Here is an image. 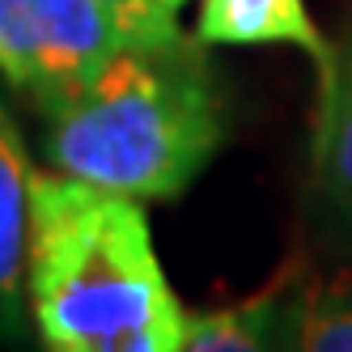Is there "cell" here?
<instances>
[{"label":"cell","instance_id":"obj_6","mask_svg":"<svg viewBox=\"0 0 352 352\" xmlns=\"http://www.w3.org/2000/svg\"><path fill=\"white\" fill-rule=\"evenodd\" d=\"M314 174L327 199L352 217V34L318 68Z\"/></svg>","mask_w":352,"mask_h":352},{"label":"cell","instance_id":"obj_8","mask_svg":"<svg viewBox=\"0 0 352 352\" xmlns=\"http://www.w3.org/2000/svg\"><path fill=\"white\" fill-rule=\"evenodd\" d=\"M293 344L306 352H352V272L318 276L297 293Z\"/></svg>","mask_w":352,"mask_h":352},{"label":"cell","instance_id":"obj_10","mask_svg":"<svg viewBox=\"0 0 352 352\" xmlns=\"http://www.w3.org/2000/svg\"><path fill=\"white\" fill-rule=\"evenodd\" d=\"M157 5H162V9H170V13H179V9L187 5V0H157Z\"/></svg>","mask_w":352,"mask_h":352},{"label":"cell","instance_id":"obj_9","mask_svg":"<svg viewBox=\"0 0 352 352\" xmlns=\"http://www.w3.org/2000/svg\"><path fill=\"white\" fill-rule=\"evenodd\" d=\"M102 9L115 17L123 43L132 47H162V43L183 38L179 26H174V13L162 9L157 0H102Z\"/></svg>","mask_w":352,"mask_h":352},{"label":"cell","instance_id":"obj_1","mask_svg":"<svg viewBox=\"0 0 352 352\" xmlns=\"http://www.w3.org/2000/svg\"><path fill=\"white\" fill-rule=\"evenodd\" d=\"M26 301L56 352H179L183 318L132 195L34 174Z\"/></svg>","mask_w":352,"mask_h":352},{"label":"cell","instance_id":"obj_7","mask_svg":"<svg viewBox=\"0 0 352 352\" xmlns=\"http://www.w3.org/2000/svg\"><path fill=\"white\" fill-rule=\"evenodd\" d=\"M297 280V272H280L267 289L255 297H242L234 306H217L204 314L183 318V348L187 352H255L267 348L272 336L280 331V318H297V301H289V285Z\"/></svg>","mask_w":352,"mask_h":352},{"label":"cell","instance_id":"obj_3","mask_svg":"<svg viewBox=\"0 0 352 352\" xmlns=\"http://www.w3.org/2000/svg\"><path fill=\"white\" fill-rule=\"evenodd\" d=\"M119 47L123 34L102 0H0V72L43 107Z\"/></svg>","mask_w":352,"mask_h":352},{"label":"cell","instance_id":"obj_5","mask_svg":"<svg viewBox=\"0 0 352 352\" xmlns=\"http://www.w3.org/2000/svg\"><path fill=\"white\" fill-rule=\"evenodd\" d=\"M30 153L21 128L0 102V331H17L30 255Z\"/></svg>","mask_w":352,"mask_h":352},{"label":"cell","instance_id":"obj_2","mask_svg":"<svg viewBox=\"0 0 352 352\" xmlns=\"http://www.w3.org/2000/svg\"><path fill=\"white\" fill-rule=\"evenodd\" d=\"M43 111L60 174L132 199L183 195L225 132L212 72L187 38L123 43Z\"/></svg>","mask_w":352,"mask_h":352},{"label":"cell","instance_id":"obj_4","mask_svg":"<svg viewBox=\"0 0 352 352\" xmlns=\"http://www.w3.org/2000/svg\"><path fill=\"white\" fill-rule=\"evenodd\" d=\"M195 43L208 47H297L322 68L331 60L336 43H327L322 30L306 9V0H204L195 21Z\"/></svg>","mask_w":352,"mask_h":352}]
</instances>
